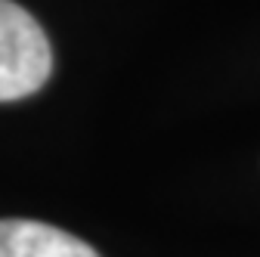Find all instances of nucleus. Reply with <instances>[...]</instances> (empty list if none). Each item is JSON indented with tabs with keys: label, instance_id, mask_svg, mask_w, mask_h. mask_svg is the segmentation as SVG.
Returning a JSON list of instances; mask_svg holds the SVG:
<instances>
[{
	"label": "nucleus",
	"instance_id": "f257e3e1",
	"mask_svg": "<svg viewBox=\"0 0 260 257\" xmlns=\"http://www.w3.org/2000/svg\"><path fill=\"white\" fill-rule=\"evenodd\" d=\"M50 69L53 53L38 19L13 0H0V103L41 90Z\"/></svg>",
	"mask_w": 260,
	"mask_h": 257
},
{
	"label": "nucleus",
	"instance_id": "f03ea898",
	"mask_svg": "<svg viewBox=\"0 0 260 257\" xmlns=\"http://www.w3.org/2000/svg\"><path fill=\"white\" fill-rule=\"evenodd\" d=\"M0 257H100L78 236L41 220H0Z\"/></svg>",
	"mask_w": 260,
	"mask_h": 257
}]
</instances>
